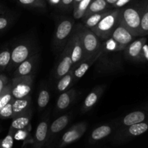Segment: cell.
Returning a JSON list of instances; mask_svg holds the SVG:
<instances>
[{"mask_svg":"<svg viewBox=\"0 0 148 148\" xmlns=\"http://www.w3.org/2000/svg\"><path fill=\"white\" fill-rule=\"evenodd\" d=\"M148 35V0H144L141 13L140 36Z\"/></svg>","mask_w":148,"mask_h":148,"instance_id":"obj_27","label":"cell"},{"mask_svg":"<svg viewBox=\"0 0 148 148\" xmlns=\"http://www.w3.org/2000/svg\"><path fill=\"white\" fill-rule=\"evenodd\" d=\"M106 2L108 3V4H109L112 7V6L114 5L116 2L117 0H106Z\"/></svg>","mask_w":148,"mask_h":148,"instance_id":"obj_41","label":"cell"},{"mask_svg":"<svg viewBox=\"0 0 148 148\" xmlns=\"http://www.w3.org/2000/svg\"><path fill=\"white\" fill-rule=\"evenodd\" d=\"M67 43H69V47H70L71 59H72V64L74 66L84 59L83 46H82L80 38L77 32L75 30V28L73 34L72 35Z\"/></svg>","mask_w":148,"mask_h":148,"instance_id":"obj_10","label":"cell"},{"mask_svg":"<svg viewBox=\"0 0 148 148\" xmlns=\"http://www.w3.org/2000/svg\"><path fill=\"white\" fill-rule=\"evenodd\" d=\"M118 44L126 48L134 39V36L121 24H119L111 36Z\"/></svg>","mask_w":148,"mask_h":148,"instance_id":"obj_14","label":"cell"},{"mask_svg":"<svg viewBox=\"0 0 148 148\" xmlns=\"http://www.w3.org/2000/svg\"><path fill=\"white\" fill-rule=\"evenodd\" d=\"M4 11H5V10H4V7H3L1 5H0V14H3V13L4 12Z\"/></svg>","mask_w":148,"mask_h":148,"instance_id":"obj_43","label":"cell"},{"mask_svg":"<svg viewBox=\"0 0 148 148\" xmlns=\"http://www.w3.org/2000/svg\"><path fill=\"white\" fill-rule=\"evenodd\" d=\"M12 21L13 20L11 16L0 14V32L4 31L6 29L8 28Z\"/></svg>","mask_w":148,"mask_h":148,"instance_id":"obj_35","label":"cell"},{"mask_svg":"<svg viewBox=\"0 0 148 148\" xmlns=\"http://www.w3.org/2000/svg\"><path fill=\"white\" fill-rule=\"evenodd\" d=\"M148 62V45H147V43L143 46L141 53V58H140V62Z\"/></svg>","mask_w":148,"mask_h":148,"instance_id":"obj_37","label":"cell"},{"mask_svg":"<svg viewBox=\"0 0 148 148\" xmlns=\"http://www.w3.org/2000/svg\"><path fill=\"white\" fill-rule=\"evenodd\" d=\"M32 114H33V111H32L31 108H30L26 112L13 118L10 130L14 132L15 133V132L17 130H23L30 125V120H31L32 115H33Z\"/></svg>","mask_w":148,"mask_h":148,"instance_id":"obj_19","label":"cell"},{"mask_svg":"<svg viewBox=\"0 0 148 148\" xmlns=\"http://www.w3.org/2000/svg\"><path fill=\"white\" fill-rule=\"evenodd\" d=\"M13 99L12 95V85L11 82H9L5 85L3 89L2 92L0 94V110L5 106L8 103H10Z\"/></svg>","mask_w":148,"mask_h":148,"instance_id":"obj_29","label":"cell"},{"mask_svg":"<svg viewBox=\"0 0 148 148\" xmlns=\"http://www.w3.org/2000/svg\"><path fill=\"white\" fill-rule=\"evenodd\" d=\"M104 88H105L104 85H99V86L95 87L87 95L81 108V112L82 114L90 111L95 106V104L98 102L101 95L103 93Z\"/></svg>","mask_w":148,"mask_h":148,"instance_id":"obj_15","label":"cell"},{"mask_svg":"<svg viewBox=\"0 0 148 148\" xmlns=\"http://www.w3.org/2000/svg\"><path fill=\"white\" fill-rule=\"evenodd\" d=\"M31 106V97L30 95L25 98L12 100V119L28 111Z\"/></svg>","mask_w":148,"mask_h":148,"instance_id":"obj_20","label":"cell"},{"mask_svg":"<svg viewBox=\"0 0 148 148\" xmlns=\"http://www.w3.org/2000/svg\"><path fill=\"white\" fill-rule=\"evenodd\" d=\"M147 114L142 111H136L130 113L123 117L119 121L123 127H128L133 124H138L147 120Z\"/></svg>","mask_w":148,"mask_h":148,"instance_id":"obj_21","label":"cell"},{"mask_svg":"<svg viewBox=\"0 0 148 148\" xmlns=\"http://www.w3.org/2000/svg\"><path fill=\"white\" fill-rule=\"evenodd\" d=\"M50 98L51 95L49 90L46 87L41 88V89L40 90V92H39L37 101L38 107L39 109L42 110L47 106L49 101H50Z\"/></svg>","mask_w":148,"mask_h":148,"instance_id":"obj_30","label":"cell"},{"mask_svg":"<svg viewBox=\"0 0 148 148\" xmlns=\"http://www.w3.org/2000/svg\"><path fill=\"white\" fill-rule=\"evenodd\" d=\"M148 131V121H145L138 124L124 127L122 130L124 137H137Z\"/></svg>","mask_w":148,"mask_h":148,"instance_id":"obj_22","label":"cell"},{"mask_svg":"<svg viewBox=\"0 0 148 148\" xmlns=\"http://www.w3.org/2000/svg\"><path fill=\"white\" fill-rule=\"evenodd\" d=\"M77 91L75 89H69L62 92L56 101L55 111L57 113L62 112L69 108L75 102L77 98Z\"/></svg>","mask_w":148,"mask_h":148,"instance_id":"obj_13","label":"cell"},{"mask_svg":"<svg viewBox=\"0 0 148 148\" xmlns=\"http://www.w3.org/2000/svg\"><path fill=\"white\" fill-rule=\"evenodd\" d=\"M87 127H88L87 123L85 121L77 123L72 126L62 136L60 142V147H64L80 138L86 131Z\"/></svg>","mask_w":148,"mask_h":148,"instance_id":"obj_9","label":"cell"},{"mask_svg":"<svg viewBox=\"0 0 148 148\" xmlns=\"http://www.w3.org/2000/svg\"><path fill=\"white\" fill-rule=\"evenodd\" d=\"M81 1H82V0H74L73 1V9H74V7H75V6H76L77 4L78 3Z\"/></svg>","mask_w":148,"mask_h":148,"instance_id":"obj_42","label":"cell"},{"mask_svg":"<svg viewBox=\"0 0 148 148\" xmlns=\"http://www.w3.org/2000/svg\"><path fill=\"white\" fill-rule=\"evenodd\" d=\"M119 13L120 9L109 10L101 21L91 29L100 40L103 41L111 37L114 30L119 24Z\"/></svg>","mask_w":148,"mask_h":148,"instance_id":"obj_5","label":"cell"},{"mask_svg":"<svg viewBox=\"0 0 148 148\" xmlns=\"http://www.w3.org/2000/svg\"><path fill=\"white\" fill-rule=\"evenodd\" d=\"M108 10L101 12L95 13V14H90V15L83 17L82 18V23L84 25H85L87 27H88V28H90L91 30V29L93 28V27L101 21V19L108 13Z\"/></svg>","mask_w":148,"mask_h":148,"instance_id":"obj_25","label":"cell"},{"mask_svg":"<svg viewBox=\"0 0 148 148\" xmlns=\"http://www.w3.org/2000/svg\"><path fill=\"white\" fill-rule=\"evenodd\" d=\"M143 1L135 5L120 9L119 23L127 29L134 37L140 36V23Z\"/></svg>","mask_w":148,"mask_h":148,"instance_id":"obj_2","label":"cell"},{"mask_svg":"<svg viewBox=\"0 0 148 148\" xmlns=\"http://www.w3.org/2000/svg\"><path fill=\"white\" fill-rule=\"evenodd\" d=\"M37 52L35 45L29 40H23L17 43L11 50V61L8 70L15 69L16 67L25 59Z\"/></svg>","mask_w":148,"mask_h":148,"instance_id":"obj_6","label":"cell"},{"mask_svg":"<svg viewBox=\"0 0 148 148\" xmlns=\"http://www.w3.org/2000/svg\"><path fill=\"white\" fill-rule=\"evenodd\" d=\"M49 132V116L46 115L38 124L35 132V144L36 148H40L48 138Z\"/></svg>","mask_w":148,"mask_h":148,"instance_id":"obj_17","label":"cell"},{"mask_svg":"<svg viewBox=\"0 0 148 148\" xmlns=\"http://www.w3.org/2000/svg\"><path fill=\"white\" fill-rule=\"evenodd\" d=\"M71 117H72V114L69 113V114L60 116L59 118L54 120L49 129L48 137L51 138V137H54L56 134H57L58 133L61 132L68 125L69 122L70 121Z\"/></svg>","mask_w":148,"mask_h":148,"instance_id":"obj_18","label":"cell"},{"mask_svg":"<svg viewBox=\"0 0 148 148\" xmlns=\"http://www.w3.org/2000/svg\"><path fill=\"white\" fill-rule=\"evenodd\" d=\"M101 51L99 52L97 56L95 57L90 58V59H83L82 61L77 63V64L72 66V69L73 71V75H74V79H75V82L79 80V79L82 77L84 75H85L89 68L92 66L93 64L95 63V62L98 59V56H99Z\"/></svg>","mask_w":148,"mask_h":148,"instance_id":"obj_16","label":"cell"},{"mask_svg":"<svg viewBox=\"0 0 148 148\" xmlns=\"http://www.w3.org/2000/svg\"><path fill=\"white\" fill-rule=\"evenodd\" d=\"M14 132L10 130L8 134L4 137L1 141L0 148H12L13 145V138H14Z\"/></svg>","mask_w":148,"mask_h":148,"instance_id":"obj_34","label":"cell"},{"mask_svg":"<svg viewBox=\"0 0 148 148\" xmlns=\"http://www.w3.org/2000/svg\"><path fill=\"white\" fill-rule=\"evenodd\" d=\"M56 82H56V90L58 92L62 93V92L69 90L71 86L75 83L72 69H71V70L67 72L66 75L61 77Z\"/></svg>","mask_w":148,"mask_h":148,"instance_id":"obj_23","label":"cell"},{"mask_svg":"<svg viewBox=\"0 0 148 148\" xmlns=\"http://www.w3.org/2000/svg\"><path fill=\"white\" fill-rule=\"evenodd\" d=\"M33 75L25 76L14 77L10 80L12 85V95L14 99L25 98L30 95L33 89Z\"/></svg>","mask_w":148,"mask_h":148,"instance_id":"obj_7","label":"cell"},{"mask_svg":"<svg viewBox=\"0 0 148 148\" xmlns=\"http://www.w3.org/2000/svg\"><path fill=\"white\" fill-rule=\"evenodd\" d=\"M38 58L39 54L38 52L37 51L33 53L31 56L25 59L24 62L20 63L14 69V73H13V77L33 75L35 69H36V66H37Z\"/></svg>","mask_w":148,"mask_h":148,"instance_id":"obj_12","label":"cell"},{"mask_svg":"<svg viewBox=\"0 0 148 148\" xmlns=\"http://www.w3.org/2000/svg\"><path fill=\"white\" fill-rule=\"evenodd\" d=\"M73 1L74 0H61L59 7L64 10L73 9Z\"/></svg>","mask_w":148,"mask_h":148,"instance_id":"obj_36","label":"cell"},{"mask_svg":"<svg viewBox=\"0 0 148 148\" xmlns=\"http://www.w3.org/2000/svg\"><path fill=\"white\" fill-rule=\"evenodd\" d=\"M72 66L73 64H72V59H71L70 47H69V43H67L63 50L61 51L60 56L54 68L53 77L55 80L57 81L61 77L69 72L72 69Z\"/></svg>","mask_w":148,"mask_h":148,"instance_id":"obj_8","label":"cell"},{"mask_svg":"<svg viewBox=\"0 0 148 148\" xmlns=\"http://www.w3.org/2000/svg\"><path fill=\"white\" fill-rule=\"evenodd\" d=\"M11 61V50L8 48L2 49L0 51V71L7 69Z\"/></svg>","mask_w":148,"mask_h":148,"instance_id":"obj_31","label":"cell"},{"mask_svg":"<svg viewBox=\"0 0 148 148\" xmlns=\"http://www.w3.org/2000/svg\"><path fill=\"white\" fill-rule=\"evenodd\" d=\"M111 7V6L108 4L106 0H92L84 17L95 14V13L106 11V10H110Z\"/></svg>","mask_w":148,"mask_h":148,"instance_id":"obj_24","label":"cell"},{"mask_svg":"<svg viewBox=\"0 0 148 148\" xmlns=\"http://www.w3.org/2000/svg\"><path fill=\"white\" fill-rule=\"evenodd\" d=\"M112 132V127L109 125H102L97 127L92 131L90 135V140L98 141L108 137Z\"/></svg>","mask_w":148,"mask_h":148,"instance_id":"obj_26","label":"cell"},{"mask_svg":"<svg viewBox=\"0 0 148 148\" xmlns=\"http://www.w3.org/2000/svg\"><path fill=\"white\" fill-rule=\"evenodd\" d=\"M60 1L61 0H48L49 3H50L51 5L53 6H57L59 7V4H60Z\"/></svg>","mask_w":148,"mask_h":148,"instance_id":"obj_40","label":"cell"},{"mask_svg":"<svg viewBox=\"0 0 148 148\" xmlns=\"http://www.w3.org/2000/svg\"><path fill=\"white\" fill-rule=\"evenodd\" d=\"M124 49L111 37L103 40L101 53L95 62L98 70L104 73L119 69L121 66V52Z\"/></svg>","mask_w":148,"mask_h":148,"instance_id":"obj_1","label":"cell"},{"mask_svg":"<svg viewBox=\"0 0 148 148\" xmlns=\"http://www.w3.org/2000/svg\"><path fill=\"white\" fill-rule=\"evenodd\" d=\"M12 100L0 110V119H12Z\"/></svg>","mask_w":148,"mask_h":148,"instance_id":"obj_33","label":"cell"},{"mask_svg":"<svg viewBox=\"0 0 148 148\" xmlns=\"http://www.w3.org/2000/svg\"><path fill=\"white\" fill-rule=\"evenodd\" d=\"M9 82H10V80L7 76H5L4 75H0V94L1 93L5 85Z\"/></svg>","mask_w":148,"mask_h":148,"instance_id":"obj_38","label":"cell"},{"mask_svg":"<svg viewBox=\"0 0 148 148\" xmlns=\"http://www.w3.org/2000/svg\"><path fill=\"white\" fill-rule=\"evenodd\" d=\"M91 1L92 0H82L79 1L73 9L74 18L77 20L82 19L85 15Z\"/></svg>","mask_w":148,"mask_h":148,"instance_id":"obj_28","label":"cell"},{"mask_svg":"<svg viewBox=\"0 0 148 148\" xmlns=\"http://www.w3.org/2000/svg\"><path fill=\"white\" fill-rule=\"evenodd\" d=\"M147 43V38H141L134 40L124 49V56L127 59L132 62H140L143 47Z\"/></svg>","mask_w":148,"mask_h":148,"instance_id":"obj_11","label":"cell"},{"mask_svg":"<svg viewBox=\"0 0 148 148\" xmlns=\"http://www.w3.org/2000/svg\"><path fill=\"white\" fill-rule=\"evenodd\" d=\"M20 5L29 8L44 9L46 7L45 0H17Z\"/></svg>","mask_w":148,"mask_h":148,"instance_id":"obj_32","label":"cell"},{"mask_svg":"<svg viewBox=\"0 0 148 148\" xmlns=\"http://www.w3.org/2000/svg\"><path fill=\"white\" fill-rule=\"evenodd\" d=\"M75 27V22L71 17L59 18L56 23L53 38V49L55 52L59 53L63 50L73 34Z\"/></svg>","mask_w":148,"mask_h":148,"instance_id":"obj_4","label":"cell"},{"mask_svg":"<svg viewBox=\"0 0 148 148\" xmlns=\"http://www.w3.org/2000/svg\"><path fill=\"white\" fill-rule=\"evenodd\" d=\"M75 28L82 41L84 49V59H90L97 56L101 51L102 40H100L90 29L82 23L77 24Z\"/></svg>","mask_w":148,"mask_h":148,"instance_id":"obj_3","label":"cell"},{"mask_svg":"<svg viewBox=\"0 0 148 148\" xmlns=\"http://www.w3.org/2000/svg\"><path fill=\"white\" fill-rule=\"evenodd\" d=\"M132 0H117L116 2L112 6L114 8L116 9H121L122 7H125L127 4H128Z\"/></svg>","mask_w":148,"mask_h":148,"instance_id":"obj_39","label":"cell"}]
</instances>
